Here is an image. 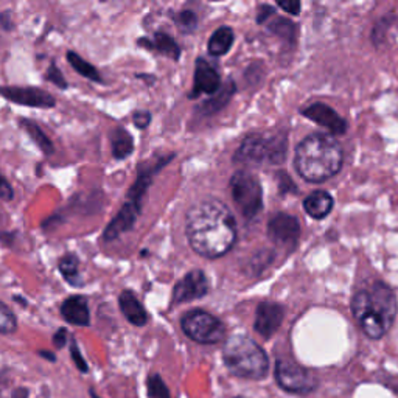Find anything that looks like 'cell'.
I'll return each mask as SVG.
<instances>
[{"label":"cell","instance_id":"1","mask_svg":"<svg viewBox=\"0 0 398 398\" xmlns=\"http://www.w3.org/2000/svg\"><path fill=\"white\" fill-rule=\"evenodd\" d=\"M185 233L194 252L206 259H218L235 243V218L221 201L202 199L187 212Z\"/></svg>","mask_w":398,"mask_h":398},{"label":"cell","instance_id":"2","mask_svg":"<svg viewBox=\"0 0 398 398\" xmlns=\"http://www.w3.org/2000/svg\"><path fill=\"white\" fill-rule=\"evenodd\" d=\"M352 311L363 332L372 339H380L395 321L397 298L386 283L375 282L353 295Z\"/></svg>","mask_w":398,"mask_h":398},{"label":"cell","instance_id":"3","mask_svg":"<svg viewBox=\"0 0 398 398\" xmlns=\"http://www.w3.org/2000/svg\"><path fill=\"white\" fill-rule=\"evenodd\" d=\"M294 165L305 181L324 182L341 170L342 148L332 136L313 134L295 148Z\"/></svg>","mask_w":398,"mask_h":398},{"label":"cell","instance_id":"4","mask_svg":"<svg viewBox=\"0 0 398 398\" xmlns=\"http://www.w3.org/2000/svg\"><path fill=\"white\" fill-rule=\"evenodd\" d=\"M223 360L232 375L247 380L264 378L269 368L267 353L246 334H233L226 341Z\"/></svg>","mask_w":398,"mask_h":398},{"label":"cell","instance_id":"5","mask_svg":"<svg viewBox=\"0 0 398 398\" xmlns=\"http://www.w3.org/2000/svg\"><path fill=\"white\" fill-rule=\"evenodd\" d=\"M286 156V137H263L260 134L249 136L235 153V160L260 165L263 162L280 163Z\"/></svg>","mask_w":398,"mask_h":398},{"label":"cell","instance_id":"6","mask_svg":"<svg viewBox=\"0 0 398 398\" xmlns=\"http://www.w3.org/2000/svg\"><path fill=\"white\" fill-rule=\"evenodd\" d=\"M230 192L240 212L247 220L259 215L263 207V192L260 181L249 171H237L230 179Z\"/></svg>","mask_w":398,"mask_h":398},{"label":"cell","instance_id":"7","mask_svg":"<svg viewBox=\"0 0 398 398\" xmlns=\"http://www.w3.org/2000/svg\"><path fill=\"white\" fill-rule=\"evenodd\" d=\"M184 333L199 344H216L224 338V324L207 311L192 310L181 319Z\"/></svg>","mask_w":398,"mask_h":398},{"label":"cell","instance_id":"8","mask_svg":"<svg viewBox=\"0 0 398 398\" xmlns=\"http://www.w3.org/2000/svg\"><path fill=\"white\" fill-rule=\"evenodd\" d=\"M276 380L280 387L294 394H308L316 387V378L313 377V373L290 360L277 361Z\"/></svg>","mask_w":398,"mask_h":398},{"label":"cell","instance_id":"9","mask_svg":"<svg viewBox=\"0 0 398 398\" xmlns=\"http://www.w3.org/2000/svg\"><path fill=\"white\" fill-rule=\"evenodd\" d=\"M0 95L14 105L52 109L57 106V100L50 92L39 88H19V86H2Z\"/></svg>","mask_w":398,"mask_h":398},{"label":"cell","instance_id":"10","mask_svg":"<svg viewBox=\"0 0 398 398\" xmlns=\"http://www.w3.org/2000/svg\"><path fill=\"white\" fill-rule=\"evenodd\" d=\"M268 233L276 245L283 247H294L300 237V224L298 218L286 213H277L271 218Z\"/></svg>","mask_w":398,"mask_h":398},{"label":"cell","instance_id":"11","mask_svg":"<svg viewBox=\"0 0 398 398\" xmlns=\"http://www.w3.org/2000/svg\"><path fill=\"white\" fill-rule=\"evenodd\" d=\"M209 291L207 279L199 269L190 271L182 280H179L173 290V302L184 303L204 298Z\"/></svg>","mask_w":398,"mask_h":398},{"label":"cell","instance_id":"12","mask_svg":"<svg viewBox=\"0 0 398 398\" xmlns=\"http://www.w3.org/2000/svg\"><path fill=\"white\" fill-rule=\"evenodd\" d=\"M140 210H142V206L140 204H136V202L131 201L124 202L122 209L119 210V213H117L112 218V221L106 226V229L103 232V240L106 243L117 240L120 235H123L124 232H128L134 228V223L140 215Z\"/></svg>","mask_w":398,"mask_h":398},{"label":"cell","instance_id":"13","mask_svg":"<svg viewBox=\"0 0 398 398\" xmlns=\"http://www.w3.org/2000/svg\"><path fill=\"white\" fill-rule=\"evenodd\" d=\"M283 307L276 302H262L255 313V330L263 338H271L283 322Z\"/></svg>","mask_w":398,"mask_h":398},{"label":"cell","instance_id":"14","mask_svg":"<svg viewBox=\"0 0 398 398\" xmlns=\"http://www.w3.org/2000/svg\"><path fill=\"white\" fill-rule=\"evenodd\" d=\"M303 115L310 119L311 122H315L321 127L329 129L333 136H341L347 131V123L342 117L332 109L330 106H327L324 103H315L310 107L303 109Z\"/></svg>","mask_w":398,"mask_h":398},{"label":"cell","instance_id":"15","mask_svg":"<svg viewBox=\"0 0 398 398\" xmlns=\"http://www.w3.org/2000/svg\"><path fill=\"white\" fill-rule=\"evenodd\" d=\"M220 89V75L218 70L210 64L209 61L199 58L194 69V86L193 97H198L199 93H215Z\"/></svg>","mask_w":398,"mask_h":398},{"label":"cell","instance_id":"16","mask_svg":"<svg viewBox=\"0 0 398 398\" xmlns=\"http://www.w3.org/2000/svg\"><path fill=\"white\" fill-rule=\"evenodd\" d=\"M61 315L69 324L78 327H88L90 324L89 303L84 295H70L62 302Z\"/></svg>","mask_w":398,"mask_h":398},{"label":"cell","instance_id":"17","mask_svg":"<svg viewBox=\"0 0 398 398\" xmlns=\"http://www.w3.org/2000/svg\"><path fill=\"white\" fill-rule=\"evenodd\" d=\"M119 305L123 316L128 319V321L136 325V327H144L148 322V315L144 308L142 303L137 299V295L129 291L124 290L119 295Z\"/></svg>","mask_w":398,"mask_h":398},{"label":"cell","instance_id":"18","mask_svg":"<svg viewBox=\"0 0 398 398\" xmlns=\"http://www.w3.org/2000/svg\"><path fill=\"white\" fill-rule=\"evenodd\" d=\"M303 209H305V212L310 216L316 218V220H322V218H325L332 212L333 198L329 193L322 190L313 192L303 201Z\"/></svg>","mask_w":398,"mask_h":398},{"label":"cell","instance_id":"19","mask_svg":"<svg viewBox=\"0 0 398 398\" xmlns=\"http://www.w3.org/2000/svg\"><path fill=\"white\" fill-rule=\"evenodd\" d=\"M139 45L159 52L163 57H168L173 61H177L179 57H181V49H179L175 39L165 33H156L151 41L150 39H140Z\"/></svg>","mask_w":398,"mask_h":398},{"label":"cell","instance_id":"20","mask_svg":"<svg viewBox=\"0 0 398 398\" xmlns=\"http://www.w3.org/2000/svg\"><path fill=\"white\" fill-rule=\"evenodd\" d=\"M111 148L114 158L117 160H123L134 151V139L127 129L114 128L111 131Z\"/></svg>","mask_w":398,"mask_h":398},{"label":"cell","instance_id":"21","mask_svg":"<svg viewBox=\"0 0 398 398\" xmlns=\"http://www.w3.org/2000/svg\"><path fill=\"white\" fill-rule=\"evenodd\" d=\"M58 268L62 279L66 280L69 285L80 288L83 286V279L80 274V260L74 254H66L64 257H61Z\"/></svg>","mask_w":398,"mask_h":398},{"label":"cell","instance_id":"22","mask_svg":"<svg viewBox=\"0 0 398 398\" xmlns=\"http://www.w3.org/2000/svg\"><path fill=\"white\" fill-rule=\"evenodd\" d=\"M19 123H21V128L25 131L27 134L30 136V139L37 145L39 150H41L47 156L53 154L54 146L52 144V140L47 137V134L37 123H35L33 120H28V119H21Z\"/></svg>","mask_w":398,"mask_h":398},{"label":"cell","instance_id":"23","mask_svg":"<svg viewBox=\"0 0 398 398\" xmlns=\"http://www.w3.org/2000/svg\"><path fill=\"white\" fill-rule=\"evenodd\" d=\"M233 44V31L229 27L218 28L209 41V53L213 57H223L230 50Z\"/></svg>","mask_w":398,"mask_h":398},{"label":"cell","instance_id":"24","mask_svg":"<svg viewBox=\"0 0 398 398\" xmlns=\"http://www.w3.org/2000/svg\"><path fill=\"white\" fill-rule=\"evenodd\" d=\"M67 61H69V64L72 66V69L76 70V72L80 74L83 78H88V80L93 81V83H101V81H103V78H101L97 67H93L90 62L83 59L78 53L69 52L67 53Z\"/></svg>","mask_w":398,"mask_h":398},{"label":"cell","instance_id":"25","mask_svg":"<svg viewBox=\"0 0 398 398\" xmlns=\"http://www.w3.org/2000/svg\"><path fill=\"white\" fill-rule=\"evenodd\" d=\"M18 330V317L11 308L0 302V334H11Z\"/></svg>","mask_w":398,"mask_h":398},{"label":"cell","instance_id":"26","mask_svg":"<svg viewBox=\"0 0 398 398\" xmlns=\"http://www.w3.org/2000/svg\"><path fill=\"white\" fill-rule=\"evenodd\" d=\"M148 395L151 398H170L168 387L159 375H151L148 378Z\"/></svg>","mask_w":398,"mask_h":398},{"label":"cell","instance_id":"27","mask_svg":"<svg viewBox=\"0 0 398 398\" xmlns=\"http://www.w3.org/2000/svg\"><path fill=\"white\" fill-rule=\"evenodd\" d=\"M176 23L179 30L184 31V33H192V31L197 30L198 18L193 11H181L176 16Z\"/></svg>","mask_w":398,"mask_h":398},{"label":"cell","instance_id":"28","mask_svg":"<svg viewBox=\"0 0 398 398\" xmlns=\"http://www.w3.org/2000/svg\"><path fill=\"white\" fill-rule=\"evenodd\" d=\"M45 78H47V80H49L50 83H53L54 86H58L59 89H67V88H69V83L66 81V78L62 76L61 70L57 67V64H52V66L49 67V70H47Z\"/></svg>","mask_w":398,"mask_h":398},{"label":"cell","instance_id":"29","mask_svg":"<svg viewBox=\"0 0 398 398\" xmlns=\"http://www.w3.org/2000/svg\"><path fill=\"white\" fill-rule=\"evenodd\" d=\"M70 355H72V360L75 363V365L78 369H80V372H88L89 370V365L88 363L84 361V358L81 356V352H80V347H78L76 344V341L72 339L70 341Z\"/></svg>","mask_w":398,"mask_h":398},{"label":"cell","instance_id":"30","mask_svg":"<svg viewBox=\"0 0 398 398\" xmlns=\"http://www.w3.org/2000/svg\"><path fill=\"white\" fill-rule=\"evenodd\" d=\"M132 122L139 129H145L151 123V114L148 111H137L132 115Z\"/></svg>","mask_w":398,"mask_h":398},{"label":"cell","instance_id":"31","mask_svg":"<svg viewBox=\"0 0 398 398\" xmlns=\"http://www.w3.org/2000/svg\"><path fill=\"white\" fill-rule=\"evenodd\" d=\"M14 198V190L10 185V182L0 173V199L4 201H11Z\"/></svg>","mask_w":398,"mask_h":398},{"label":"cell","instance_id":"32","mask_svg":"<svg viewBox=\"0 0 398 398\" xmlns=\"http://www.w3.org/2000/svg\"><path fill=\"white\" fill-rule=\"evenodd\" d=\"M279 6L283 8L286 13L298 16L300 13V2H293V0H282V2H279Z\"/></svg>","mask_w":398,"mask_h":398},{"label":"cell","instance_id":"33","mask_svg":"<svg viewBox=\"0 0 398 398\" xmlns=\"http://www.w3.org/2000/svg\"><path fill=\"white\" fill-rule=\"evenodd\" d=\"M67 336H69V333L66 329H59L57 333H54V336H53V344L57 349H62L66 346V342H67Z\"/></svg>","mask_w":398,"mask_h":398},{"label":"cell","instance_id":"34","mask_svg":"<svg viewBox=\"0 0 398 398\" xmlns=\"http://www.w3.org/2000/svg\"><path fill=\"white\" fill-rule=\"evenodd\" d=\"M0 25H2L5 30H11V18L8 13H0Z\"/></svg>","mask_w":398,"mask_h":398},{"label":"cell","instance_id":"35","mask_svg":"<svg viewBox=\"0 0 398 398\" xmlns=\"http://www.w3.org/2000/svg\"><path fill=\"white\" fill-rule=\"evenodd\" d=\"M39 356H42L49 361H57V356H54L52 352H47V350H41V352H39Z\"/></svg>","mask_w":398,"mask_h":398},{"label":"cell","instance_id":"36","mask_svg":"<svg viewBox=\"0 0 398 398\" xmlns=\"http://www.w3.org/2000/svg\"><path fill=\"white\" fill-rule=\"evenodd\" d=\"M90 398H100L95 392H93V389H90Z\"/></svg>","mask_w":398,"mask_h":398},{"label":"cell","instance_id":"37","mask_svg":"<svg viewBox=\"0 0 398 398\" xmlns=\"http://www.w3.org/2000/svg\"><path fill=\"white\" fill-rule=\"evenodd\" d=\"M235 398H245V397H235Z\"/></svg>","mask_w":398,"mask_h":398}]
</instances>
